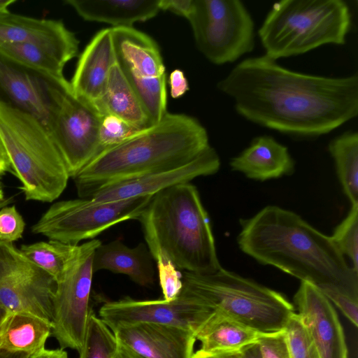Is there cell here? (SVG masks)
<instances>
[{
    "label": "cell",
    "instance_id": "obj_1",
    "mask_svg": "<svg viewBox=\"0 0 358 358\" xmlns=\"http://www.w3.org/2000/svg\"><path fill=\"white\" fill-rule=\"evenodd\" d=\"M217 87L245 120L297 137L327 134L358 115L357 74L300 73L265 55L237 64Z\"/></svg>",
    "mask_w": 358,
    "mask_h": 358
},
{
    "label": "cell",
    "instance_id": "obj_2",
    "mask_svg": "<svg viewBox=\"0 0 358 358\" xmlns=\"http://www.w3.org/2000/svg\"><path fill=\"white\" fill-rule=\"evenodd\" d=\"M242 252L259 263L278 268L317 288L334 286L358 298V272L346 262L331 236L299 215L267 206L240 220Z\"/></svg>",
    "mask_w": 358,
    "mask_h": 358
},
{
    "label": "cell",
    "instance_id": "obj_3",
    "mask_svg": "<svg viewBox=\"0 0 358 358\" xmlns=\"http://www.w3.org/2000/svg\"><path fill=\"white\" fill-rule=\"evenodd\" d=\"M210 146L197 119L167 113L157 124L101 152L73 179L79 198H90L116 182L182 166Z\"/></svg>",
    "mask_w": 358,
    "mask_h": 358
},
{
    "label": "cell",
    "instance_id": "obj_4",
    "mask_svg": "<svg viewBox=\"0 0 358 358\" xmlns=\"http://www.w3.org/2000/svg\"><path fill=\"white\" fill-rule=\"evenodd\" d=\"M136 220L155 262L164 259L179 271L198 274L222 267L208 215L192 183L155 194Z\"/></svg>",
    "mask_w": 358,
    "mask_h": 358
},
{
    "label": "cell",
    "instance_id": "obj_5",
    "mask_svg": "<svg viewBox=\"0 0 358 358\" xmlns=\"http://www.w3.org/2000/svg\"><path fill=\"white\" fill-rule=\"evenodd\" d=\"M0 138L25 199L50 203L59 197L70 176L41 122L0 101Z\"/></svg>",
    "mask_w": 358,
    "mask_h": 358
},
{
    "label": "cell",
    "instance_id": "obj_6",
    "mask_svg": "<svg viewBox=\"0 0 358 358\" xmlns=\"http://www.w3.org/2000/svg\"><path fill=\"white\" fill-rule=\"evenodd\" d=\"M352 23L343 0H282L258 30L265 55L278 60L327 44L344 45Z\"/></svg>",
    "mask_w": 358,
    "mask_h": 358
},
{
    "label": "cell",
    "instance_id": "obj_7",
    "mask_svg": "<svg viewBox=\"0 0 358 358\" xmlns=\"http://www.w3.org/2000/svg\"><path fill=\"white\" fill-rule=\"evenodd\" d=\"M182 287L213 311L259 332L283 330L295 313L281 293L221 267L210 274L182 271Z\"/></svg>",
    "mask_w": 358,
    "mask_h": 358
},
{
    "label": "cell",
    "instance_id": "obj_8",
    "mask_svg": "<svg viewBox=\"0 0 358 358\" xmlns=\"http://www.w3.org/2000/svg\"><path fill=\"white\" fill-rule=\"evenodd\" d=\"M199 50L211 63H232L255 45V22L239 0H194L187 19Z\"/></svg>",
    "mask_w": 358,
    "mask_h": 358
},
{
    "label": "cell",
    "instance_id": "obj_9",
    "mask_svg": "<svg viewBox=\"0 0 358 358\" xmlns=\"http://www.w3.org/2000/svg\"><path fill=\"white\" fill-rule=\"evenodd\" d=\"M152 196L103 203L90 198L57 201L31 227V231L49 240L78 245L117 223L136 220Z\"/></svg>",
    "mask_w": 358,
    "mask_h": 358
},
{
    "label": "cell",
    "instance_id": "obj_10",
    "mask_svg": "<svg viewBox=\"0 0 358 358\" xmlns=\"http://www.w3.org/2000/svg\"><path fill=\"white\" fill-rule=\"evenodd\" d=\"M99 239L76 245L62 276L56 281L52 299V335L60 348L81 350L85 341L92 286V262Z\"/></svg>",
    "mask_w": 358,
    "mask_h": 358
},
{
    "label": "cell",
    "instance_id": "obj_11",
    "mask_svg": "<svg viewBox=\"0 0 358 358\" xmlns=\"http://www.w3.org/2000/svg\"><path fill=\"white\" fill-rule=\"evenodd\" d=\"M56 281L13 243L0 241V304L52 322Z\"/></svg>",
    "mask_w": 358,
    "mask_h": 358
},
{
    "label": "cell",
    "instance_id": "obj_12",
    "mask_svg": "<svg viewBox=\"0 0 358 358\" xmlns=\"http://www.w3.org/2000/svg\"><path fill=\"white\" fill-rule=\"evenodd\" d=\"M70 83L9 58L0 51V101L27 112L50 131Z\"/></svg>",
    "mask_w": 358,
    "mask_h": 358
},
{
    "label": "cell",
    "instance_id": "obj_13",
    "mask_svg": "<svg viewBox=\"0 0 358 358\" xmlns=\"http://www.w3.org/2000/svg\"><path fill=\"white\" fill-rule=\"evenodd\" d=\"M213 312L182 287L171 301H141L127 297L108 301L101 307L99 316L111 331L121 325L152 323L182 327L196 334Z\"/></svg>",
    "mask_w": 358,
    "mask_h": 358
},
{
    "label": "cell",
    "instance_id": "obj_14",
    "mask_svg": "<svg viewBox=\"0 0 358 358\" xmlns=\"http://www.w3.org/2000/svg\"><path fill=\"white\" fill-rule=\"evenodd\" d=\"M103 115L94 104L74 96L64 98L50 133L73 178L97 155Z\"/></svg>",
    "mask_w": 358,
    "mask_h": 358
},
{
    "label": "cell",
    "instance_id": "obj_15",
    "mask_svg": "<svg viewBox=\"0 0 358 358\" xmlns=\"http://www.w3.org/2000/svg\"><path fill=\"white\" fill-rule=\"evenodd\" d=\"M116 62L138 99L151 101L166 88V67L157 43L131 27H110Z\"/></svg>",
    "mask_w": 358,
    "mask_h": 358
},
{
    "label": "cell",
    "instance_id": "obj_16",
    "mask_svg": "<svg viewBox=\"0 0 358 358\" xmlns=\"http://www.w3.org/2000/svg\"><path fill=\"white\" fill-rule=\"evenodd\" d=\"M220 167V157L216 150L210 146L196 158L182 166L116 182L101 189L90 199L103 203L152 196L167 187L190 182L197 177L215 174Z\"/></svg>",
    "mask_w": 358,
    "mask_h": 358
},
{
    "label": "cell",
    "instance_id": "obj_17",
    "mask_svg": "<svg viewBox=\"0 0 358 358\" xmlns=\"http://www.w3.org/2000/svg\"><path fill=\"white\" fill-rule=\"evenodd\" d=\"M294 302L320 358H348L338 316L332 303L320 289L312 283L301 281Z\"/></svg>",
    "mask_w": 358,
    "mask_h": 358
},
{
    "label": "cell",
    "instance_id": "obj_18",
    "mask_svg": "<svg viewBox=\"0 0 358 358\" xmlns=\"http://www.w3.org/2000/svg\"><path fill=\"white\" fill-rule=\"evenodd\" d=\"M27 43L41 47L64 65L78 52L79 41L61 20L38 19L10 11L0 13V45Z\"/></svg>",
    "mask_w": 358,
    "mask_h": 358
},
{
    "label": "cell",
    "instance_id": "obj_19",
    "mask_svg": "<svg viewBox=\"0 0 358 358\" xmlns=\"http://www.w3.org/2000/svg\"><path fill=\"white\" fill-rule=\"evenodd\" d=\"M117 341L145 358H192L195 333L179 327L139 323L112 331Z\"/></svg>",
    "mask_w": 358,
    "mask_h": 358
},
{
    "label": "cell",
    "instance_id": "obj_20",
    "mask_svg": "<svg viewBox=\"0 0 358 358\" xmlns=\"http://www.w3.org/2000/svg\"><path fill=\"white\" fill-rule=\"evenodd\" d=\"M115 61L111 28L101 29L79 57L69 82L71 93L94 105L103 94Z\"/></svg>",
    "mask_w": 358,
    "mask_h": 358
},
{
    "label": "cell",
    "instance_id": "obj_21",
    "mask_svg": "<svg viewBox=\"0 0 358 358\" xmlns=\"http://www.w3.org/2000/svg\"><path fill=\"white\" fill-rule=\"evenodd\" d=\"M229 165L232 171L259 181L290 176L295 171V161L288 148L268 135L254 138Z\"/></svg>",
    "mask_w": 358,
    "mask_h": 358
},
{
    "label": "cell",
    "instance_id": "obj_22",
    "mask_svg": "<svg viewBox=\"0 0 358 358\" xmlns=\"http://www.w3.org/2000/svg\"><path fill=\"white\" fill-rule=\"evenodd\" d=\"M83 20L131 27L155 17L160 11V0H66Z\"/></svg>",
    "mask_w": 358,
    "mask_h": 358
},
{
    "label": "cell",
    "instance_id": "obj_23",
    "mask_svg": "<svg viewBox=\"0 0 358 358\" xmlns=\"http://www.w3.org/2000/svg\"><path fill=\"white\" fill-rule=\"evenodd\" d=\"M154 258L147 245L140 243L129 248L121 241L115 240L103 244L96 249L93 262V272L108 270L115 273L127 275L134 282L148 286L155 281Z\"/></svg>",
    "mask_w": 358,
    "mask_h": 358
},
{
    "label": "cell",
    "instance_id": "obj_24",
    "mask_svg": "<svg viewBox=\"0 0 358 358\" xmlns=\"http://www.w3.org/2000/svg\"><path fill=\"white\" fill-rule=\"evenodd\" d=\"M94 106L101 115H114L140 129L152 126L116 61L110 69L103 94Z\"/></svg>",
    "mask_w": 358,
    "mask_h": 358
},
{
    "label": "cell",
    "instance_id": "obj_25",
    "mask_svg": "<svg viewBox=\"0 0 358 358\" xmlns=\"http://www.w3.org/2000/svg\"><path fill=\"white\" fill-rule=\"evenodd\" d=\"M263 334L213 311L195 336L201 341V350L220 353L241 351L257 343Z\"/></svg>",
    "mask_w": 358,
    "mask_h": 358
},
{
    "label": "cell",
    "instance_id": "obj_26",
    "mask_svg": "<svg viewBox=\"0 0 358 358\" xmlns=\"http://www.w3.org/2000/svg\"><path fill=\"white\" fill-rule=\"evenodd\" d=\"M51 321L35 315L10 313L0 329V348L33 355L45 348Z\"/></svg>",
    "mask_w": 358,
    "mask_h": 358
},
{
    "label": "cell",
    "instance_id": "obj_27",
    "mask_svg": "<svg viewBox=\"0 0 358 358\" xmlns=\"http://www.w3.org/2000/svg\"><path fill=\"white\" fill-rule=\"evenodd\" d=\"M339 181L352 205L358 204V133L349 130L328 145Z\"/></svg>",
    "mask_w": 358,
    "mask_h": 358
},
{
    "label": "cell",
    "instance_id": "obj_28",
    "mask_svg": "<svg viewBox=\"0 0 358 358\" xmlns=\"http://www.w3.org/2000/svg\"><path fill=\"white\" fill-rule=\"evenodd\" d=\"M75 246L49 240L22 245L20 250L57 281L64 273Z\"/></svg>",
    "mask_w": 358,
    "mask_h": 358
},
{
    "label": "cell",
    "instance_id": "obj_29",
    "mask_svg": "<svg viewBox=\"0 0 358 358\" xmlns=\"http://www.w3.org/2000/svg\"><path fill=\"white\" fill-rule=\"evenodd\" d=\"M0 51L30 69L57 78H64L65 65L46 50L27 43H8L0 45Z\"/></svg>",
    "mask_w": 358,
    "mask_h": 358
},
{
    "label": "cell",
    "instance_id": "obj_30",
    "mask_svg": "<svg viewBox=\"0 0 358 358\" xmlns=\"http://www.w3.org/2000/svg\"><path fill=\"white\" fill-rule=\"evenodd\" d=\"M117 344L113 332L91 311L79 358H114Z\"/></svg>",
    "mask_w": 358,
    "mask_h": 358
},
{
    "label": "cell",
    "instance_id": "obj_31",
    "mask_svg": "<svg viewBox=\"0 0 358 358\" xmlns=\"http://www.w3.org/2000/svg\"><path fill=\"white\" fill-rule=\"evenodd\" d=\"M331 238L358 272V204L352 205L347 217L336 227Z\"/></svg>",
    "mask_w": 358,
    "mask_h": 358
},
{
    "label": "cell",
    "instance_id": "obj_32",
    "mask_svg": "<svg viewBox=\"0 0 358 358\" xmlns=\"http://www.w3.org/2000/svg\"><path fill=\"white\" fill-rule=\"evenodd\" d=\"M284 330L292 358H320L309 332L297 313L291 316Z\"/></svg>",
    "mask_w": 358,
    "mask_h": 358
},
{
    "label": "cell",
    "instance_id": "obj_33",
    "mask_svg": "<svg viewBox=\"0 0 358 358\" xmlns=\"http://www.w3.org/2000/svg\"><path fill=\"white\" fill-rule=\"evenodd\" d=\"M142 130L114 115H103L99 126L97 155L122 143Z\"/></svg>",
    "mask_w": 358,
    "mask_h": 358
},
{
    "label": "cell",
    "instance_id": "obj_34",
    "mask_svg": "<svg viewBox=\"0 0 358 358\" xmlns=\"http://www.w3.org/2000/svg\"><path fill=\"white\" fill-rule=\"evenodd\" d=\"M25 228L22 216L15 205L0 209V241L13 243L22 238Z\"/></svg>",
    "mask_w": 358,
    "mask_h": 358
},
{
    "label": "cell",
    "instance_id": "obj_35",
    "mask_svg": "<svg viewBox=\"0 0 358 358\" xmlns=\"http://www.w3.org/2000/svg\"><path fill=\"white\" fill-rule=\"evenodd\" d=\"M156 263L164 299L173 300L182 288V273L168 260L160 259Z\"/></svg>",
    "mask_w": 358,
    "mask_h": 358
},
{
    "label": "cell",
    "instance_id": "obj_36",
    "mask_svg": "<svg viewBox=\"0 0 358 358\" xmlns=\"http://www.w3.org/2000/svg\"><path fill=\"white\" fill-rule=\"evenodd\" d=\"M257 345L261 358H292L284 329L263 334Z\"/></svg>",
    "mask_w": 358,
    "mask_h": 358
},
{
    "label": "cell",
    "instance_id": "obj_37",
    "mask_svg": "<svg viewBox=\"0 0 358 358\" xmlns=\"http://www.w3.org/2000/svg\"><path fill=\"white\" fill-rule=\"evenodd\" d=\"M320 291L341 311L355 327L358 325V298L334 286H323Z\"/></svg>",
    "mask_w": 358,
    "mask_h": 358
},
{
    "label": "cell",
    "instance_id": "obj_38",
    "mask_svg": "<svg viewBox=\"0 0 358 358\" xmlns=\"http://www.w3.org/2000/svg\"><path fill=\"white\" fill-rule=\"evenodd\" d=\"M170 94L173 99L182 96L189 90V83L183 71L179 69L173 70L168 78Z\"/></svg>",
    "mask_w": 358,
    "mask_h": 358
},
{
    "label": "cell",
    "instance_id": "obj_39",
    "mask_svg": "<svg viewBox=\"0 0 358 358\" xmlns=\"http://www.w3.org/2000/svg\"><path fill=\"white\" fill-rule=\"evenodd\" d=\"M194 4V0H160V9L187 20L193 11Z\"/></svg>",
    "mask_w": 358,
    "mask_h": 358
},
{
    "label": "cell",
    "instance_id": "obj_40",
    "mask_svg": "<svg viewBox=\"0 0 358 358\" xmlns=\"http://www.w3.org/2000/svg\"><path fill=\"white\" fill-rule=\"evenodd\" d=\"M192 358H242L241 351L232 352L208 353L201 350L193 355Z\"/></svg>",
    "mask_w": 358,
    "mask_h": 358
},
{
    "label": "cell",
    "instance_id": "obj_41",
    "mask_svg": "<svg viewBox=\"0 0 358 358\" xmlns=\"http://www.w3.org/2000/svg\"><path fill=\"white\" fill-rule=\"evenodd\" d=\"M29 358H68L67 352L62 348L55 350L43 349L30 355Z\"/></svg>",
    "mask_w": 358,
    "mask_h": 358
},
{
    "label": "cell",
    "instance_id": "obj_42",
    "mask_svg": "<svg viewBox=\"0 0 358 358\" xmlns=\"http://www.w3.org/2000/svg\"><path fill=\"white\" fill-rule=\"evenodd\" d=\"M118 343V342H117ZM114 358H145L118 343Z\"/></svg>",
    "mask_w": 358,
    "mask_h": 358
},
{
    "label": "cell",
    "instance_id": "obj_43",
    "mask_svg": "<svg viewBox=\"0 0 358 358\" xmlns=\"http://www.w3.org/2000/svg\"><path fill=\"white\" fill-rule=\"evenodd\" d=\"M12 171L10 163L0 138V176Z\"/></svg>",
    "mask_w": 358,
    "mask_h": 358
},
{
    "label": "cell",
    "instance_id": "obj_44",
    "mask_svg": "<svg viewBox=\"0 0 358 358\" xmlns=\"http://www.w3.org/2000/svg\"><path fill=\"white\" fill-rule=\"evenodd\" d=\"M242 358H261L257 343L241 350Z\"/></svg>",
    "mask_w": 358,
    "mask_h": 358
},
{
    "label": "cell",
    "instance_id": "obj_45",
    "mask_svg": "<svg viewBox=\"0 0 358 358\" xmlns=\"http://www.w3.org/2000/svg\"><path fill=\"white\" fill-rule=\"evenodd\" d=\"M30 355L24 352H11L0 348V358H29Z\"/></svg>",
    "mask_w": 358,
    "mask_h": 358
},
{
    "label": "cell",
    "instance_id": "obj_46",
    "mask_svg": "<svg viewBox=\"0 0 358 358\" xmlns=\"http://www.w3.org/2000/svg\"><path fill=\"white\" fill-rule=\"evenodd\" d=\"M15 1V0H0V13L8 12V7Z\"/></svg>",
    "mask_w": 358,
    "mask_h": 358
},
{
    "label": "cell",
    "instance_id": "obj_47",
    "mask_svg": "<svg viewBox=\"0 0 358 358\" xmlns=\"http://www.w3.org/2000/svg\"><path fill=\"white\" fill-rule=\"evenodd\" d=\"M9 313L10 312L0 304V329Z\"/></svg>",
    "mask_w": 358,
    "mask_h": 358
},
{
    "label": "cell",
    "instance_id": "obj_48",
    "mask_svg": "<svg viewBox=\"0 0 358 358\" xmlns=\"http://www.w3.org/2000/svg\"><path fill=\"white\" fill-rule=\"evenodd\" d=\"M12 201V199L11 198H8V199H4L1 201H0V209L4 206H6V205H8V203H10Z\"/></svg>",
    "mask_w": 358,
    "mask_h": 358
},
{
    "label": "cell",
    "instance_id": "obj_49",
    "mask_svg": "<svg viewBox=\"0 0 358 358\" xmlns=\"http://www.w3.org/2000/svg\"><path fill=\"white\" fill-rule=\"evenodd\" d=\"M4 199H5V197H4L3 191L2 187H0V201L3 200Z\"/></svg>",
    "mask_w": 358,
    "mask_h": 358
},
{
    "label": "cell",
    "instance_id": "obj_50",
    "mask_svg": "<svg viewBox=\"0 0 358 358\" xmlns=\"http://www.w3.org/2000/svg\"><path fill=\"white\" fill-rule=\"evenodd\" d=\"M1 187V182H0V187Z\"/></svg>",
    "mask_w": 358,
    "mask_h": 358
}]
</instances>
